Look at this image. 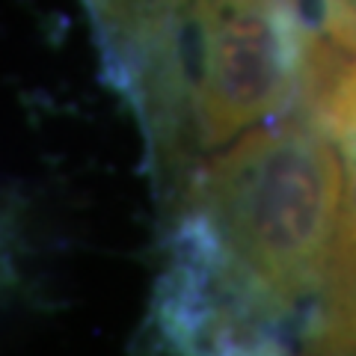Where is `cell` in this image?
I'll return each mask as SVG.
<instances>
[{"mask_svg":"<svg viewBox=\"0 0 356 356\" xmlns=\"http://www.w3.org/2000/svg\"><path fill=\"white\" fill-rule=\"evenodd\" d=\"M327 131H252L211 166L202 196L220 241L270 300L294 303L324 280L344 161Z\"/></svg>","mask_w":356,"mask_h":356,"instance_id":"cell-1","label":"cell"},{"mask_svg":"<svg viewBox=\"0 0 356 356\" xmlns=\"http://www.w3.org/2000/svg\"><path fill=\"white\" fill-rule=\"evenodd\" d=\"M199 33L196 110L211 143L280 110L309 77L315 39L300 0H191Z\"/></svg>","mask_w":356,"mask_h":356,"instance_id":"cell-2","label":"cell"},{"mask_svg":"<svg viewBox=\"0 0 356 356\" xmlns=\"http://www.w3.org/2000/svg\"><path fill=\"white\" fill-rule=\"evenodd\" d=\"M321 119L344 161L341 214L321 280L327 288L321 339L332 356H356V65L324 92Z\"/></svg>","mask_w":356,"mask_h":356,"instance_id":"cell-3","label":"cell"}]
</instances>
